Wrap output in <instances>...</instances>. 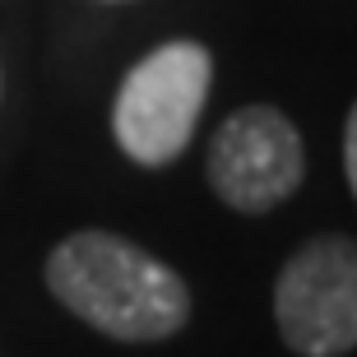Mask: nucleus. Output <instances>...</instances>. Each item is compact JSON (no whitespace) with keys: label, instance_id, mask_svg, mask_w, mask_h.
<instances>
[{"label":"nucleus","instance_id":"nucleus-1","mask_svg":"<svg viewBox=\"0 0 357 357\" xmlns=\"http://www.w3.org/2000/svg\"><path fill=\"white\" fill-rule=\"evenodd\" d=\"M42 274L70 316L116 344H162L190 320L185 278L144 246L102 227L70 232L47 255Z\"/></svg>","mask_w":357,"mask_h":357},{"label":"nucleus","instance_id":"nucleus-2","mask_svg":"<svg viewBox=\"0 0 357 357\" xmlns=\"http://www.w3.org/2000/svg\"><path fill=\"white\" fill-rule=\"evenodd\" d=\"M213 56L190 38H172L130 66L112 102V135L139 167H167L190 149L209 102Z\"/></svg>","mask_w":357,"mask_h":357},{"label":"nucleus","instance_id":"nucleus-3","mask_svg":"<svg viewBox=\"0 0 357 357\" xmlns=\"http://www.w3.org/2000/svg\"><path fill=\"white\" fill-rule=\"evenodd\" d=\"M274 325L297 357H344L357 348V241L344 232L302 241L278 269Z\"/></svg>","mask_w":357,"mask_h":357},{"label":"nucleus","instance_id":"nucleus-4","mask_svg":"<svg viewBox=\"0 0 357 357\" xmlns=\"http://www.w3.org/2000/svg\"><path fill=\"white\" fill-rule=\"evenodd\" d=\"M204 176L227 209L274 213L306 181L302 130L278 107H237L213 130L209 153H204Z\"/></svg>","mask_w":357,"mask_h":357},{"label":"nucleus","instance_id":"nucleus-5","mask_svg":"<svg viewBox=\"0 0 357 357\" xmlns=\"http://www.w3.org/2000/svg\"><path fill=\"white\" fill-rule=\"evenodd\" d=\"M344 176H348V190L357 195V102L344 121Z\"/></svg>","mask_w":357,"mask_h":357}]
</instances>
